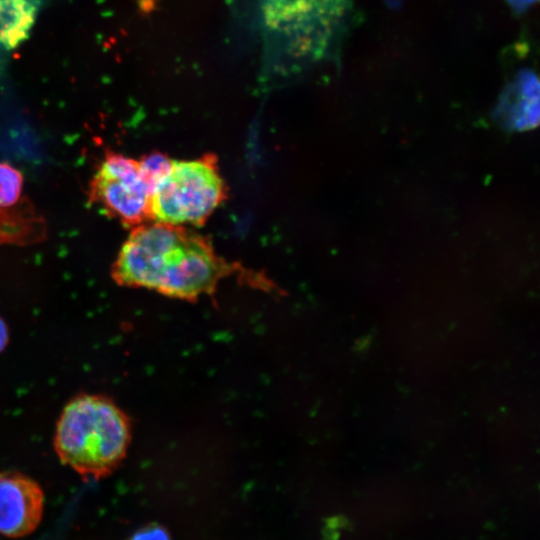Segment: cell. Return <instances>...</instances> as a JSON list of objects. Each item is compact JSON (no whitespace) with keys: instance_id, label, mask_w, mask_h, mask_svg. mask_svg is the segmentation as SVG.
Returning a JSON list of instances; mask_svg holds the SVG:
<instances>
[{"instance_id":"obj_1","label":"cell","mask_w":540,"mask_h":540,"mask_svg":"<svg viewBox=\"0 0 540 540\" xmlns=\"http://www.w3.org/2000/svg\"><path fill=\"white\" fill-rule=\"evenodd\" d=\"M230 266L201 235L180 225L134 227L112 266L116 283L191 299L212 292Z\"/></svg>"},{"instance_id":"obj_2","label":"cell","mask_w":540,"mask_h":540,"mask_svg":"<svg viewBox=\"0 0 540 540\" xmlns=\"http://www.w3.org/2000/svg\"><path fill=\"white\" fill-rule=\"evenodd\" d=\"M130 442L126 414L109 398L81 394L64 407L56 425L54 447L62 463L85 478L110 474Z\"/></svg>"},{"instance_id":"obj_3","label":"cell","mask_w":540,"mask_h":540,"mask_svg":"<svg viewBox=\"0 0 540 540\" xmlns=\"http://www.w3.org/2000/svg\"><path fill=\"white\" fill-rule=\"evenodd\" d=\"M225 198L226 186L214 155L173 160L151 194V220L200 226Z\"/></svg>"},{"instance_id":"obj_4","label":"cell","mask_w":540,"mask_h":540,"mask_svg":"<svg viewBox=\"0 0 540 540\" xmlns=\"http://www.w3.org/2000/svg\"><path fill=\"white\" fill-rule=\"evenodd\" d=\"M151 190L139 161L109 152L94 175L89 201L125 227H137L151 220Z\"/></svg>"},{"instance_id":"obj_5","label":"cell","mask_w":540,"mask_h":540,"mask_svg":"<svg viewBox=\"0 0 540 540\" xmlns=\"http://www.w3.org/2000/svg\"><path fill=\"white\" fill-rule=\"evenodd\" d=\"M44 505L41 487L18 472L0 473V533L22 537L39 525Z\"/></svg>"},{"instance_id":"obj_6","label":"cell","mask_w":540,"mask_h":540,"mask_svg":"<svg viewBox=\"0 0 540 540\" xmlns=\"http://www.w3.org/2000/svg\"><path fill=\"white\" fill-rule=\"evenodd\" d=\"M493 117L509 131L529 130L539 122V81L530 70L519 72L505 88Z\"/></svg>"},{"instance_id":"obj_7","label":"cell","mask_w":540,"mask_h":540,"mask_svg":"<svg viewBox=\"0 0 540 540\" xmlns=\"http://www.w3.org/2000/svg\"><path fill=\"white\" fill-rule=\"evenodd\" d=\"M37 0H0V43L14 46L32 25Z\"/></svg>"},{"instance_id":"obj_8","label":"cell","mask_w":540,"mask_h":540,"mask_svg":"<svg viewBox=\"0 0 540 540\" xmlns=\"http://www.w3.org/2000/svg\"><path fill=\"white\" fill-rule=\"evenodd\" d=\"M22 187L21 172L6 162H0V208L15 205L20 198Z\"/></svg>"},{"instance_id":"obj_9","label":"cell","mask_w":540,"mask_h":540,"mask_svg":"<svg viewBox=\"0 0 540 540\" xmlns=\"http://www.w3.org/2000/svg\"><path fill=\"white\" fill-rule=\"evenodd\" d=\"M138 161L140 172L152 194L155 186L170 169L173 160L162 153L155 152Z\"/></svg>"},{"instance_id":"obj_10","label":"cell","mask_w":540,"mask_h":540,"mask_svg":"<svg viewBox=\"0 0 540 540\" xmlns=\"http://www.w3.org/2000/svg\"><path fill=\"white\" fill-rule=\"evenodd\" d=\"M132 540H168V536L161 528L151 527L139 531Z\"/></svg>"},{"instance_id":"obj_11","label":"cell","mask_w":540,"mask_h":540,"mask_svg":"<svg viewBox=\"0 0 540 540\" xmlns=\"http://www.w3.org/2000/svg\"><path fill=\"white\" fill-rule=\"evenodd\" d=\"M535 1L536 0H508L509 4L517 11H523Z\"/></svg>"},{"instance_id":"obj_12","label":"cell","mask_w":540,"mask_h":540,"mask_svg":"<svg viewBox=\"0 0 540 540\" xmlns=\"http://www.w3.org/2000/svg\"><path fill=\"white\" fill-rule=\"evenodd\" d=\"M8 341V331L4 321L0 318V352L4 349Z\"/></svg>"}]
</instances>
